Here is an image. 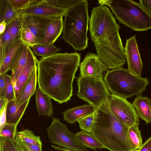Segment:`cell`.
<instances>
[{
	"mask_svg": "<svg viewBox=\"0 0 151 151\" xmlns=\"http://www.w3.org/2000/svg\"><path fill=\"white\" fill-rule=\"evenodd\" d=\"M81 54L58 53L41 57L37 62L38 87L60 104L70 100L73 83L80 65Z\"/></svg>",
	"mask_w": 151,
	"mask_h": 151,
	"instance_id": "obj_1",
	"label": "cell"
},
{
	"mask_svg": "<svg viewBox=\"0 0 151 151\" xmlns=\"http://www.w3.org/2000/svg\"><path fill=\"white\" fill-rule=\"evenodd\" d=\"M89 25L91 40L102 62L108 69L121 67L126 59L119 34L120 27L109 8L100 5L94 7Z\"/></svg>",
	"mask_w": 151,
	"mask_h": 151,
	"instance_id": "obj_2",
	"label": "cell"
},
{
	"mask_svg": "<svg viewBox=\"0 0 151 151\" xmlns=\"http://www.w3.org/2000/svg\"><path fill=\"white\" fill-rule=\"evenodd\" d=\"M107 101L96 110L91 133L110 151L133 150L129 141V127L119 120L109 110Z\"/></svg>",
	"mask_w": 151,
	"mask_h": 151,
	"instance_id": "obj_3",
	"label": "cell"
},
{
	"mask_svg": "<svg viewBox=\"0 0 151 151\" xmlns=\"http://www.w3.org/2000/svg\"><path fill=\"white\" fill-rule=\"evenodd\" d=\"M87 0L82 1L68 10L63 20L62 38L75 50L88 46L87 31L90 17Z\"/></svg>",
	"mask_w": 151,
	"mask_h": 151,
	"instance_id": "obj_4",
	"label": "cell"
},
{
	"mask_svg": "<svg viewBox=\"0 0 151 151\" xmlns=\"http://www.w3.org/2000/svg\"><path fill=\"white\" fill-rule=\"evenodd\" d=\"M100 5L110 7L119 22L135 31L151 29V16L132 0H99Z\"/></svg>",
	"mask_w": 151,
	"mask_h": 151,
	"instance_id": "obj_5",
	"label": "cell"
},
{
	"mask_svg": "<svg viewBox=\"0 0 151 151\" xmlns=\"http://www.w3.org/2000/svg\"><path fill=\"white\" fill-rule=\"evenodd\" d=\"M104 79L112 94L126 99L142 94L149 83L147 77L139 76L122 67L108 71Z\"/></svg>",
	"mask_w": 151,
	"mask_h": 151,
	"instance_id": "obj_6",
	"label": "cell"
},
{
	"mask_svg": "<svg viewBox=\"0 0 151 151\" xmlns=\"http://www.w3.org/2000/svg\"><path fill=\"white\" fill-rule=\"evenodd\" d=\"M77 96L96 108L108 100L110 94L103 78L79 76Z\"/></svg>",
	"mask_w": 151,
	"mask_h": 151,
	"instance_id": "obj_7",
	"label": "cell"
},
{
	"mask_svg": "<svg viewBox=\"0 0 151 151\" xmlns=\"http://www.w3.org/2000/svg\"><path fill=\"white\" fill-rule=\"evenodd\" d=\"M49 140L52 144L73 151H88L60 119L52 117L51 123L47 128Z\"/></svg>",
	"mask_w": 151,
	"mask_h": 151,
	"instance_id": "obj_8",
	"label": "cell"
},
{
	"mask_svg": "<svg viewBox=\"0 0 151 151\" xmlns=\"http://www.w3.org/2000/svg\"><path fill=\"white\" fill-rule=\"evenodd\" d=\"M108 108L120 121L129 127L139 124V120L133 104L127 99L110 95L107 101Z\"/></svg>",
	"mask_w": 151,
	"mask_h": 151,
	"instance_id": "obj_9",
	"label": "cell"
},
{
	"mask_svg": "<svg viewBox=\"0 0 151 151\" xmlns=\"http://www.w3.org/2000/svg\"><path fill=\"white\" fill-rule=\"evenodd\" d=\"M80 76L103 78V73L108 68L96 54L88 52L80 65Z\"/></svg>",
	"mask_w": 151,
	"mask_h": 151,
	"instance_id": "obj_10",
	"label": "cell"
},
{
	"mask_svg": "<svg viewBox=\"0 0 151 151\" xmlns=\"http://www.w3.org/2000/svg\"><path fill=\"white\" fill-rule=\"evenodd\" d=\"M124 49L128 69L132 73L141 77L143 63L138 49L136 35L127 39Z\"/></svg>",
	"mask_w": 151,
	"mask_h": 151,
	"instance_id": "obj_11",
	"label": "cell"
},
{
	"mask_svg": "<svg viewBox=\"0 0 151 151\" xmlns=\"http://www.w3.org/2000/svg\"><path fill=\"white\" fill-rule=\"evenodd\" d=\"M67 11L64 8L51 4L47 0H37L21 13L22 14L57 18L64 16Z\"/></svg>",
	"mask_w": 151,
	"mask_h": 151,
	"instance_id": "obj_12",
	"label": "cell"
},
{
	"mask_svg": "<svg viewBox=\"0 0 151 151\" xmlns=\"http://www.w3.org/2000/svg\"><path fill=\"white\" fill-rule=\"evenodd\" d=\"M22 15V24L35 36L40 44L44 39L47 27L57 18L32 15Z\"/></svg>",
	"mask_w": 151,
	"mask_h": 151,
	"instance_id": "obj_13",
	"label": "cell"
},
{
	"mask_svg": "<svg viewBox=\"0 0 151 151\" xmlns=\"http://www.w3.org/2000/svg\"><path fill=\"white\" fill-rule=\"evenodd\" d=\"M37 61L34 53L29 47L26 63L13 85L15 99L19 97L25 84L33 71L37 67Z\"/></svg>",
	"mask_w": 151,
	"mask_h": 151,
	"instance_id": "obj_14",
	"label": "cell"
},
{
	"mask_svg": "<svg viewBox=\"0 0 151 151\" xmlns=\"http://www.w3.org/2000/svg\"><path fill=\"white\" fill-rule=\"evenodd\" d=\"M29 47L23 43L18 49L14 58L10 69L13 85L26 63Z\"/></svg>",
	"mask_w": 151,
	"mask_h": 151,
	"instance_id": "obj_15",
	"label": "cell"
},
{
	"mask_svg": "<svg viewBox=\"0 0 151 151\" xmlns=\"http://www.w3.org/2000/svg\"><path fill=\"white\" fill-rule=\"evenodd\" d=\"M96 109L91 105L85 104L68 109L62 113L64 120L73 124L81 118L92 113Z\"/></svg>",
	"mask_w": 151,
	"mask_h": 151,
	"instance_id": "obj_16",
	"label": "cell"
},
{
	"mask_svg": "<svg viewBox=\"0 0 151 151\" xmlns=\"http://www.w3.org/2000/svg\"><path fill=\"white\" fill-rule=\"evenodd\" d=\"M29 100L19 105L16 104L15 99L8 101L6 109L7 124L17 125L28 105Z\"/></svg>",
	"mask_w": 151,
	"mask_h": 151,
	"instance_id": "obj_17",
	"label": "cell"
},
{
	"mask_svg": "<svg viewBox=\"0 0 151 151\" xmlns=\"http://www.w3.org/2000/svg\"><path fill=\"white\" fill-rule=\"evenodd\" d=\"M139 117L147 124L151 123V99L142 94L137 96L132 102Z\"/></svg>",
	"mask_w": 151,
	"mask_h": 151,
	"instance_id": "obj_18",
	"label": "cell"
},
{
	"mask_svg": "<svg viewBox=\"0 0 151 151\" xmlns=\"http://www.w3.org/2000/svg\"><path fill=\"white\" fill-rule=\"evenodd\" d=\"M36 105L39 116L51 117L53 115V109L51 98L43 92L38 87L35 92Z\"/></svg>",
	"mask_w": 151,
	"mask_h": 151,
	"instance_id": "obj_19",
	"label": "cell"
},
{
	"mask_svg": "<svg viewBox=\"0 0 151 151\" xmlns=\"http://www.w3.org/2000/svg\"><path fill=\"white\" fill-rule=\"evenodd\" d=\"M63 17L55 19L47 27L44 38L41 44L47 45L54 44L63 32Z\"/></svg>",
	"mask_w": 151,
	"mask_h": 151,
	"instance_id": "obj_20",
	"label": "cell"
},
{
	"mask_svg": "<svg viewBox=\"0 0 151 151\" xmlns=\"http://www.w3.org/2000/svg\"><path fill=\"white\" fill-rule=\"evenodd\" d=\"M37 67L33 71L25 84L19 97L15 99L17 105H20L30 99L35 93L37 82Z\"/></svg>",
	"mask_w": 151,
	"mask_h": 151,
	"instance_id": "obj_21",
	"label": "cell"
},
{
	"mask_svg": "<svg viewBox=\"0 0 151 151\" xmlns=\"http://www.w3.org/2000/svg\"><path fill=\"white\" fill-rule=\"evenodd\" d=\"M80 142L86 147L94 150L104 148L100 141L91 133L81 130L75 134Z\"/></svg>",
	"mask_w": 151,
	"mask_h": 151,
	"instance_id": "obj_22",
	"label": "cell"
},
{
	"mask_svg": "<svg viewBox=\"0 0 151 151\" xmlns=\"http://www.w3.org/2000/svg\"><path fill=\"white\" fill-rule=\"evenodd\" d=\"M21 14L12 7L8 0H0V22L4 21L7 24Z\"/></svg>",
	"mask_w": 151,
	"mask_h": 151,
	"instance_id": "obj_23",
	"label": "cell"
},
{
	"mask_svg": "<svg viewBox=\"0 0 151 151\" xmlns=\"http://www.w3.org/2000/svg\"><path fill=\"white\" fill-rule=\"evenodd\" d=\"M22 44L21 39L18 40L9 48L2 63L0 65V74H3L10 70L16 53Z\"/></svg>",
	"mask_w": 151,
	"mask_h": 151,
	"instance_id": "obj_24",
	"label": "cell"
},
{
	"mask_svg": "<svg viewBox=\"0 0 151 151\" xmlns=\"http://www.w3.org/2000/svg\"><path fill=\"white\" fill-rule=\"evenodd\" d=\"M22 19V15L21 13L16 18L6 25L11 35V40L9 49L14 43L21 39Z\"/></svg>",
	"mask_w": 151,
	"mask_h": 151,
	"instance_id": "obj_25",
	"label": "cell"
},
{
	"mask_svg": "<svg viewBox=\"0 0 151 151\" xmlns=\"http://www.w3.org/2000/svg\"><path fill=\"white\" fill-rule=\"evenodd\" d=\"M36 56H41L46 57L52 55L61 49L54 45L53 44L49 45L39 44L30 47Z\"/></svg>",
	"mask_w": 151,
	"mask_h": 151,
	"instance_id": "obj_26",
	"label": "cell"
},
{
	"mask_svg": "<svg viewBox=\"0 0 151 151\" xmlns=\"http://www.w3.org/2000/svg\"><path fill=\"white\" fill-rule=\"evenodd\" d=\"M139 125H135L129 127L128 135L129 141L133 150L139 149L142 145V137Z\"/></svg>",
	"mask_w": 151,
	"mask_h": 151,
	"instance_id": "obj_27",
	"label": "cell"
},
{
	"mask_svg": "<svg viewBox=\"0 0 151 151\" xmlns=\"http://www.w3.org/2000/svg\"><path fill=\"white\" fill-rule=\"evenodd\" d=\"M15 137L28 143L42 145L40 136L35 135L32 131L29 129L17 132Z\"/></svg>",
	"mask_w": 151,
	"mask_h": 151,
	"instance_id": "obj_28",
	"label": "cell"
},
{
	"mask_svg": "<svg viewBox=\"0 0 151 151\" xmlns=\"http://www.w3.org/2000/svg\"><path fill=\"white\" fill-rule=\"evenodd\" d=\"M11 40V35L6 25L4 32L0 35V65L2 63L7 53Z\"/></svg>",
	"mask_w": 151,
	"mask_h": 151,
	"instance_id": "obj_29",
	"label": "cell"
},
{
	"mask_svg": "<svg viewBox=\"0 0 151 151\" xmlns=\"http://www.w3.org/2000/svg\"><path fill=\"white\" fill-rule=\"evenodd\" d=\"M20 39L23 44L30 47L40 44L35 36L22 23Z\"/></svg>",
	"mask_w": 151,
	"mask_h": 151,
	"instance_id": "obj_30",
	"label": "cell"
},
{
	"mask_svg": "<svg viewBox=\"0 0 151 151\" xmlns=\"http://www.w3.org/2000/svg\"><path fill=\"white\" fill-rule=\"evenodd\" d=\"M4 78L5 98L8 101L15 99L14 88L11 76L6 73L4 74Z\"/></svg>",
	"mask_w": 151,
	"mask_h": 151,
	"instance_id": "obj_31",
	"label": "cell"
},
{
	"mask_svg": "<svg viewBox=\"0 0 151 151\" xmlns=\"http://www.w3.org/2000/svg\"><path fill=\"white\" fill-rule=\"evenodd\" d=\"M96 110L92 113L78 121L81 129L89 133H91L95 118Z\"/></svg>",
	"mask_w": 151,
	"mask_h": 151,
	"instance_id": "obj_32",
	"label": "cell"
},
{
	"mask_svg": "<svg viewBox=\"0 0 151 151\" xmlns=\"http://www.w3.org/2000/svg\"><path fill=\"white\" fill-rule=\"evenodd\" d=\"M17 125L7 124L0 129V137L10 139L15 141Z\"/></svg>",
	"mask_w": 151,
	"mask_h": 151,
	"instance_id": "obj_33",
	"label": "cell"
},
{
	"mask_svg": "<svg viewBox=\"0 0 151 151\" xmlns=\"http://www.w3.org/2000/svg\"><path fill=\"white\" fill-rule=\"evenodd\" d=\"M82 0H47L51 4L68 10Z\"/></svg>",
	"mask_w": 151,
	"mask_h": 151,
	"instance_id": "obj_34",
	"label": "cell"
},
{
	"mask_svg": "<svg viewBox=\"0 0 151 151\" xmlns=\"http://www.w3.org/2000/svg\"><path fill=\"white\" fill-rule=\"evenodd\" d=\"M0 151H19L15 142L1 137H0Z\"/></svg>",
	"mask_w": 151,
	"mask_h": 151,
	"instance_id": "obj_35",
	"label": "cell"
},
{
	"mask_svg": "<svg viewBox=\"0 0 151 151\" xmlns=\"http://www.w3.org/2000/svg\"><path fill=\"white\" fill-rule=\"evenodd\" d=\"M37 0H8L12 7L17 11L21 12L27 8Z\"/></svg>",
	"mask_w": 151,
	"mask_h": 151,
	"instance_id": "obj_36",
	"label": "cell"
},
{
	"mask_svg": "<svg viewBox=\"0 0 151 151\" xmlns=\"http://www.w3.org/2000/svg\"><path fill=\"white\" fill-rule=\"evenodd\" d=\"M139 4L151 16V0H140Z\"/></svg>",
	"mask_w": 151,
	"mask_h": 151,
	"instance_id": "obj_37",
	"label": "cell"
},
{
	"mask_svg": "<svg viewBox=\"0 0 151 151\" xmlns=\"http://www.w3.org/2000/svg\"><path fill=\"white\" fill-rule=\"evenodd\" d=\"M24 145L27 148L29 151H42V146L41 145L32 144L22 141Z\"/></svg>",
	"mask_w": 151,
	"mask_h": 151,
	"instance_id": "obj_38",
	"label": "cell"
},
{
	"mask_svg": "<svg viewBox=\"0 0 151 151\" xmlns=\"http://www.w3.org/2000/svg\"><path fill=\"white\" fill-rule=\"evenodd\" d=\"M6 107L7 105L0 112V129L7 124L6 120Z\"/></svg>",
	"mask_w": 151,
	"mask_h": 151,
	"instance_id": "obj_39",
	"label": "cell"
},
{
	"mask_svg": "<svg viewBox=\"0 0 151 151\" xmlns=\"http://www.w3.org/2000/svg\"><path fill=\"white\" fill-rule=\"evenodd\" d=\"M138 151H151V137L142 144Z\"/></svg>",
	"mask_w": 151,
	"mask_h": 151,
	"instance_id": "obj_40",
	"label": "cell"
},
{
	"mask_svg": "<svg viewBox=\"0 0 151 151\" xmlns=\"http://www.w3.org/2000/svg\"><path fill=\"white\" fill-rule=\"evenodd\" d=\"M14 142L19 151H29L19 139L15 137Z\"/></svg>",
	"mask_w": 151,
	"mask_h": 151,
	"instance_id": "obj_41",
	"label": "cell"
},
{
	"mask_svg": "<svg viewBox=\"0 0 151 151\" xmlns=\"http://www.w3.org/2000/svg\"><path fill=\"white\" fill-rule=\"evenodd\" d=\"M4 74H0V97H4Z\"/></svg>",
	"mask_w": 151,
	"mask_h": 151,
	"instance_id": "obj_42",
	"label": "cell"
},
{
	"mask_svg": "<svg viewBox=\"0 0 151 151\" xmlns=\"http://www.w3.org/2000/svg\"><path fill=\"white\" fill-rule=\"evenodd\" d=\"M8 101L5 97H0V112L6 106Z\"/></svg>",
	"mask_w": 151,
	"mask_h": 151,
	"instance_id": "obj_43",
	"label": "cell"
},
{
	"mask_svg": "<svg viewBox=\"0 0 151 151\" xmlns=\"http://www.w3.org/2000/svg\"><path fill=\"white\" fill-rule=\"evenodd\" d=\"M6 24L4 21L0 22V35L4 32L6 29Z\"/></svg>",
	"mask_w": 151,
	"mask_h": 151,
	"instance_id": "obj_44",
	"label": "cell"
},
{
	"mask_svg": "<svg viewBox=\"0 0 151 151\" xmlns=\"http://www.w3.org/2000/svg\"><path fill=\"white\" fill-rule=\"evenodd\" d=\"M51 147L54 149L57 150H62L63 151H73L66 149H65L61 147L56 146L53 145H51Z\"/></svg>",
	"mask_w": 151,
	"mask_h": 151,
	"instance_id": "obj_45",
	"label": "cell"
},
{
	"mask_svg": "<svg viewBox=\"0 0 151 151\" xmlns=\"http://www.w3.org/2000/svg\"><path fill=\"white\" fill-rule=\"evenodd\" d=\"M138 150H130L129 151H138Z\"/></svg>",
	"mask_w": 151,
	"mask_h": 151,
	"instance_id": "obj_46",
	"label": "cell"
},
{
	"mask_svg": "<svg viewBox=\"0 0 151 151\" xmlns=\"http://www.w3.org/2000/svg\"></svg>",
	"mask_w": 151,
	"mask_h": 151,
	"instance_id": "obj_47",
	"label": "cell"
}]
</instances>
